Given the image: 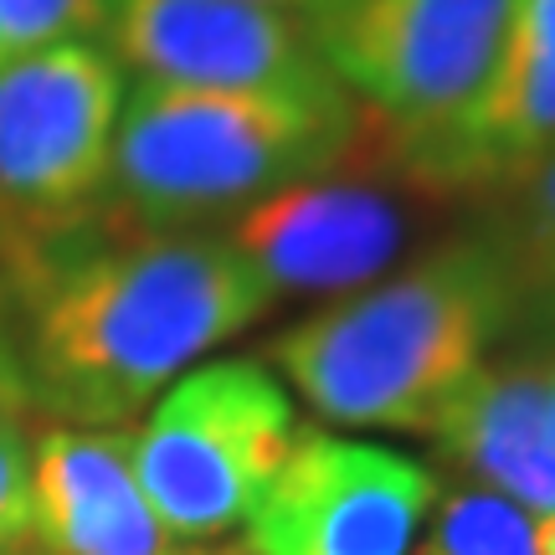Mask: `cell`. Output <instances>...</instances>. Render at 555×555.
Returning a JSON list of instances; mask_svg holds the SVG:
<instances>
[{
    "instance_id": "obj_20",
    "label": "cell",
    "mask_w": 555,
    "mask_h": 555,
    "mask_svg": "<svg viewBox=\"0 0 555 555\" xmlns=\"http://www.w3.org/2000/svg\"><path fill=\"white\" fill-rule=\"evenodd\" d=\"M5 555H47V551H41L37 540H26V545H16V551H5Z\"/></svg>"
},
{
    "instance_id": "obj_16",
    "label": "cell",
    "mask_w": 555,
    "mask_h": 555,
    "mask_svg": "<svg viewBox=\"0 0 555 555\" xmlns=\"http://www.w3.org/2000/svg\"><path fill=\"white\" fill-rule=\"evenodd\" d=\"M114 0H0V62L103 31Z\"/></svg>"
},
{
    "instance_id": "obj_1",
    "label": "cell",
    "mask_w": 555,
    "mask_h": 555,
    "mask_svg": "<svg viewBox=\"0 0 555 555\" xmlns=\"http://www.w3.org/2000/svg\"><path fill=\"white\" fill-rule=\"evenodd\" d=\"M11 268L26 298V386L82 427H124L273 309L227 232H114L93 217L11 253Z\"/></svg>"
},
{
    "instance_id": "obj_13",
    "label": "cell",
    "mask_w": 555,
    "mask_h": 555,
    "mask_svg": "<svg viewBox=\"0 0 555 555\" xmlns=\"http://www.w3.org/2000/svg\"><path fill=\"white\" fill-rule=\"evenodd\" d=\"M504 191L509 211L494 227V237L515 262L525 298H540L555 314V150Z\"/></svg>"
},
{
    "instance_id": "obj_5",
    "label": "cell",
    "mask_w": 555,
    "mask_h": 555,
    "mask_svg": "<svg viewBox=\"0 0 555 555\" xmlns=\"http://www.w3.org/2000/svg\"><path fill=\"white\" fill-rule=\"evenodd\" d=\"M119 114L124 67L93 41L0 62V227L11 253L103 211Z\"/></svg>"
},
{
    "instance_id": "obj_21",
    "label": "cell",
    "mask_w": 555,
    "mask_h": 555,
    "mask_svg": "<svg viewBox=\"0 0 555 555\" xmlns=\"http://www.w3.org/2000/svg\"><path fill=\"white\" fill-rule=\"evenodd\" d=\"M545 365H551V422H555V356H545Z\"/></svg>"
},
{
    "instance_id": "obj_9",
    "label": "cell",
    "mask_w": 555,
    "mask_h": 555,
    "mask_svg": "<svg viewBox=\"0 0 555 555\" xmlns=\"http://www.w3.org/2000/svg\"><path fill=\"white\" fill-rule=\"evenodd\" d=\"M108 57L155 88L206 93H319L339 88L309 26L258 0H114Z\"/></svg>"
},
{
    "instance_id": "obj_17",
    "label": "cell",
    "mask_w": 555,
    "mask_h": 555,
    "mask_svg": "<svg viewBox=\"0 0 555 555\" xmlns=\"http://www.w3.org/2000/svg\"><path fill=\"white\" fill-rule=\"evenodd\" d=\"M535 555H555V515H545L535 525Z\"/></svg>"
},
{
    "instance_id": "obj_3",
    "label": "cell",
    "mask_w": 555,
    "mask_h": 555,
    "mask_svg": "<svg viewBox=\"0 0 555 555\" xmlns=\"http://www.w3.org/2000/svg\"><path fill=\"white\" fill-rule=\"evenodd\" d=\"M365 108L345 88L206 93L139 82L124 99L99 221L114 232H206V221L330 170L356 144Z\"/></svg>"
},
{
    "instance_id": "obj_19",
    "label": "cell",
    "mask_w": 555,
    "mask_h": 555,
    "mask_svg": "<svg viewBox=\"0 0 555 555\" xmlns=\"http://www.w3.org/2000/svg\"><path fill=\"white\" fill-rule=\"evenodd\" d=\"M201 555H253L247 545H201Z\"/></svg>"
},
{
    "instance_id": "obj_4",
    "label": "cell",
    "mask_w": 555,
    "mask_h": 555,
    "mask_svg": "<svg viewBox=\"0 0 555 555\" xmlns=\"http://www.w3.org/2000/svg\"><path fill=\"white\" fill-rule=\"evenodd\" d=\"M294 406L258 360L180 376L134 433V478L165 530L191 545L247 525L294 448Z\"/></svg>"
},
{
    "instance_id": "obj_11",
    "label": "cell",
    "mask_w": 555,
    "mask_h": 555,
    "mask_svg": "<svg viewBox=\"0 0 555 555\" xmlns=\"http://www.w3.org/2000/svg\"><path fill=\"white\" fill-rule=\"evenodd\" d=\"M31 540L47 555H201L150 509L129 427H52L37 437Z\"/></svg>"
},
{
    "instance_id": "obj_12",
    "label": "cell",
    "mask_w": 555,
    "mask_h": 555,
    "mask_svg": "<svg viewBox=\"0 0 555 555\" xmlns=\"http://www.w3.org/2000/svg\"><path fill=\"white\" fill-rule=\"evenodd\" d=\"M437 448L515 504L555 515V422L545 356L483 360L474 376L442 401L433 427Z\"/></svg>"
},
{
    "instance_id": "obj_2",
    "label": "cell",
    "mask_w": 555,
    "mask_h": 555,
    "mask_svg": "<svg viewBox=\"0 0 555 555\" xmlns=\"http://www.w3.org/2000/svg\"><path fill=\"white\" fill-rule=\"evenodd\" d=\"M519 304V273L489 227L335 298L278 335L268 356L324 422L427 433Z\"/></svg>"
},
{
    "instance_id": "obj_10",
    "label": "cell",
    "mask_w": 555,
    "mask_h": 555,
    "mask_svg": "<svg viewBox=\"0 0 555 555\" xmlns=\"http://www.w3.org/2000/svg\"><path fill=\"white\" fill-rule=\"evenodd\" d=\"M386 134V129H380ZM386 150L437 196L504 191L555 150V0H515V16L478 99L448 129Z\"/></svg>"
},
{
    "instance_id": "obj_18",
    "label": "cell",
    "mask_w": 555,
    "mask_h": 555,
    "mask_svg": "<svg viewBox=\"0 0 555 555\" xmlns=\"http://www.w3.org/2000/svg\"><path fill=\"white\" fill-rule=\"evenodd\" d=\"M258 5H273V11H288V16H309V11H314V5H324V0H258Z\"/></svg>"
},
{
    "instance_id": "obj_6",
    "label": "cell",
    "mask_w": 555,
    "mask_h": 555,
    "mask_svg": "<svg viewBox=\"0 0 555 555\" xmlns=\"http://www.w3.org/2000/svg\"><path fill=\"white\" fill-rule=\"evenodd\" d=\"M433 206L442 196L386 150L380 124L365 114L356 144L330 170L242 211L227 242L268 298H345L406 253Z\"/></svg>"
},
{
    "instance_id": "obj_8",
    "label": "cell",
    "mask_w": 555,
    "mask_h": 555,
    "mask_svg": "<svg viewBox=\"0 0 555 555\" xmlns=\"http://www.w3.org/2000/svg\"><path fill=\"white\" fill-rule=\"evenodd\" d=\"M433 474L401 453L298 433L247 515L253 555H406L433 515Z\"/></svg>"
},
{
    "instance_id": "obj_15",
    "label": "cell",
    "mask_w": 555,
    "mask_h": 555,
    "mask_svg": "<svg viewBox=\"0 0 555 555\" xmlns=\"http://www.w3.org/2000/svg\"><path fill=\"white\" fill-rule=\"evenodd\" d=\"M31 391H5L0 397V555L31 540Z\"/></svg>"
},
{
    "instance_id": "obj_7",
    "label": "cell",
    "mask_w": 555,
    "mask_h": 555,
    "mask_svg": "<svg viewBox=\"0 0 555 555\" xmlns=\"http://www.w3.org/2000/svg\"><path fill=\"white\" fill-rule=\"evenodd\" d=\"M515 0H324L304 26L330 78L397 139L437 134L494 73Z\"/></svg>"
},
{
    "instance_id": "obj_14",
    "label": "cell",
    "mask_w": 555,
    "mask_h": 555,
    "mask_svg": "<svg viewBox=\"0 0 555 555\" xmlns=\"http://www.w3.org/2000/svg\"><path fill=\"white\" fill-rule=\"evenodd\" d=\"M422 555H535V525L499 489H457Z\"/></svg>"
}]
</instances>
